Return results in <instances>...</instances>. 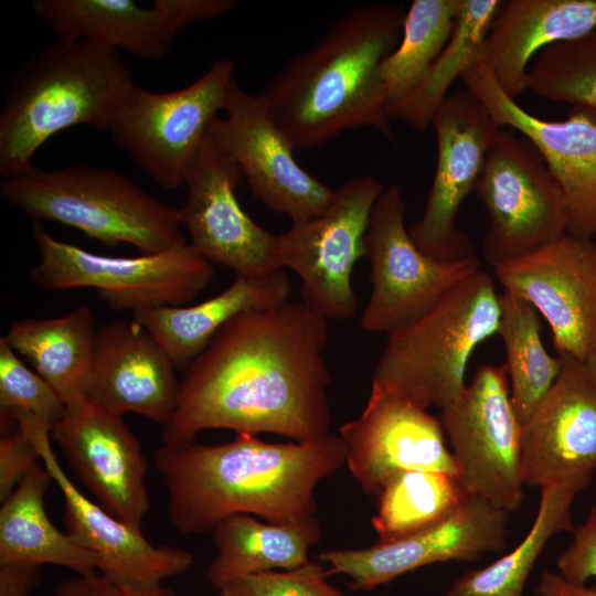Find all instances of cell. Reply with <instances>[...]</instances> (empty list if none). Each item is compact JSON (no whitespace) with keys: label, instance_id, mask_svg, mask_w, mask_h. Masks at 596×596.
I'll return each mask as SVG.
<instances>
[{"label":"cell","instance_id":"7","mask_svg":"<svg viewBox=\"0 0 596 596\" xmlns=\"http://www.w3.org/2000/svg\"><path fill=\"white\" fill-rule=\"evenodd\" d=\"M32 235L40 262L30 272L42 289L94 288L116 310L184 306L211 283L214 268L190 243L135 257L98 255L54 238L40 222Z\"/></svg>","mask_w":596,"mask_h":596},{"label":"cell","instance_id":"27","mask_svg":"<svg viewBox=\"0 0 596 596\" xmlns=\"http://www.w3.org/2000/svg\"><path fill=\"white\" fill-rule=\"evenodd\" d=\"M96 330L92 310L79 306L60 318L13 321L4 338L72 406L88 400Z\"/></svg>","mask_w":596,"mask_h":596},{"label":"cell","instance_id":"18","mask_svg":"<svg viewBox=\"0 0 596 596\" xmlns=\"http://www.w3.org/2000/svg\"><path fill=\"white\" fill-rule=\"evenodd\" d=\"M465 88L501 126L526 137L561 184L568 209L566 233L596 235V114L573 106L564 120L533 116L509 97L480 56L461 76Z\"/></svg>","mask_w":596,"mask_h":596},{"label":"cell","instance_id":"15","mask_svg":"<svg viewBox=\"0 0 596 596\" xmlns=\"http://www.w3.org/2000/svg\"><path fill=\"white\" fill-rule=\"evenodd\" d=\"M242 180L236 161L206 132L185 171L181 225L204 258L235 276L278 270V235L255 223L240 205L236 190Z\"/></svg>","mask_w":596,"mask_h":596},{"label":"cell","instance_id":"24","mask_svg":"<svg viewBox=\"0 0 596 596\" xmlns=\"http://www.w3.org/2000/svg\"><path fill=\"white\" fill-rule=\"evenodd\" d=\"M596 29V0L503 1L480 57L502 91L515 100L526 91L533 56Z\"/></svg>","mask_w":596,"mask_h":596},{"label":"cell","instance_id":"25","mask_svg":"<svg viewBox=\"0 0 596 596\" xmlns=\"http://www.w3.org/2000/svg\"><path fill=\"white\" fill-rule=\"evenodd\" d=\"M291 283L284 269L258 276H235L220 294L193 306H160L134 312L168 355L175 370L185 371L217 331L241 312L288 300Z\"/></svg>","mask_w":596,"mask_h":596},{"label":"cell","instance_id":"36","mask_svg":"<svg viewBox=\"0 0 596 596\" xmlns=\"http://www.w3.org/2000/svg\"><path fill=\"white\" fill-rule=\"evenodd\" d=\"M0 411L28 413L51 429L65 411L54 389L20 360L4 337L0 339Z\"/></svg>","mask_w":596,"mask_h":596},{"label":"cell","instance_id":"2","mask_svg":"<svg viewBox=\"0 0 596 596\" xmlns=\"http://www.w3.org/2000/svg\"><path fill=\"white\" fill-rule=\"evenodd\" d=\"M345 464L339 435L269 444L236 434L231 441L160 445L153 465L168 490L171 523L184 534L213 529L235 514L290 524L316 517L315 489Z\"/></svg>","mask_w":596,"mask_h":596},{"label":"cell","instance_id":"29","mask_svg":"<svg viewBox=\"0 0 596 596\" xmlns=\"http://www.w3.org/2000/svg\"><path fill=\"white\" fill-rule=\"evenodd\" d=\"M321 536L315 517L298 523H263L248 514L226 518L213 529L216 555L205 571L209 584L220 590L251 574L309 563L308 551Z\"/></svg>","mask_w":596,"mask_h":596},{"label":"cell","instance_id":"11","mask_svg":"<svg viewBox=\"0 0 596 596\" xmlns=\"http://www.w3.org/2000/svg\"><path fill=\"white\" fill-rule=\"evenodd\" d=\"M234 70L233 61L222 57L177 91L156 93L137 84L108 129L113 141L160 187L179 189L211 121L223 109Z\"/></svg>","mask_w":596,"mask_h":596},{"label":"cell","instance_id":"22","mask_svg":"<svg viewBox=\"0 0 596 596\" xmlns=\"http://www.w3.org/2000/svg\"><path fill=\"white\" fill-rule=\"evenodd\" d=\"M10 416L32 439L43 465L62 491L66 533L100 558V573L134 584L159 585L192 565L190 552L152 545L140 529L118 520L87 499L60 466L50 444L47 424L20 411L10 412Z\"/></svg>","mask_w":596,"mask_h":596},{"label":"cell","instance_id":"4","mask_svg":"<svg viewBox=\"0 0 596 596\" xmlns=\"http://www.w3.org/2000/svg\"><path fill=\"white\" fill-rule=\"evenodd\" d=\"M137 83L119 52L91 41L35 51L10 77L0 110V174L19 175L54 135L79 125L108 130Z\"/></svg>","mask_w":596,"mask_h":596},{"label":"cell","instance_id":"9","mask_svg":"<svg viewBox=\"0 0 596 596\" xmlns=\"http://www.w3.org/2000/svg\"><path fill=\"white\" fill-rule=\"evenodd\" d=\"M405 201L396 184L373 205L365 234L372 291L360 326L390 336L429 312L455 286L480 269L477 256L440 262L422 253L405 225Z\"/></svg>","mask_w":596,"mask_h":596},{"label":"cell","instance_id":"31","mask_svg":"<svg viewBox=\"0 0 596 596\" xmlns=\"http://www.w3.org/2000/svg\"><path fill=\"white\" fill-rule=\"evenodd\" d=\"M503 1L458 0L451 35L418 89L387 109L417 130L426 129L451 84L477 60Z\"/></svg>","mask_w":596,"mask_h":596},{"label":"cell","instance_id":"40","mask_svg":"<svg viewBox=\"0 0 596 596\" xmlns=\"http://www.w3.org/2000/svg\"><path fill=\"white\" fill-rule=\"evenodd\" d=\"M54 596H174V594L161 584H134L96 572L61 582Z\"/></svg>","mask_w":596,"mask_h":596},{"label":"cell","instance_id":"21","mask_svg":"<svg viewBox=\"0 0 596 596\" xmlns=\"http://www.w3.org/2000/svg\"><path fill=\"white\" fill-rule=\"evenodd\" d=\"M557 355L560 373L521 429V475L530 487L590 482L596 469V385L585 362Z\"/></svg>","mask_w":596,"mask_h":596},{"label":"cell","instance_id":"1","mask_svg":"<svg viewBox=\"0 0 596 596\" xmlns=\"http://www.w3.org/2000/svg\"><path fill=\"white\" fill-rule=\"evenodd\" d=\"M328 332L327 319L301 300L231 319L184 371L162 444L192 443L209 428L297 441L330 435Z\"/></svg>","mask_w":596,"mask_h":596},{"label":"cell","instance_id":"13","mask_svg":"<svg viewBox=\"0 0 596 596\" xmlns=\"http://www.w3.org/2000/svg\"><path fill=\"white\" fill-rule=\"evenodd\" d=\"M430 125L437 139L435 175L423 214L408 233L415 246L436 260L473 257L457 216L464 200L475 191L501 126L466 88L448 94Z\"/></svg>","mask_w":596,"mask_h":596},{"label":"cell","instance_id":"20","mask_svg":"<svg viewBox=\"0 0 596 596\" xmlns=\"http://www.w3.org/2000/svg\"><path fill=\"white\" fill-rule=\"evenodd\" d=\"M51 434L99 505L140 529L150 505L147 460L123 415L88 398L65 406Z\"/></svg>","mask_w":596,"mask_h":596},{"label":"cell","instance_id":"17","mask_svg":"<svg viewBox=\"0 0 596 596\" xmlns=\"http://www.w3.org/2000/svg\"><path fill=\"white\" fill-rule=\"evenodd\" d=\"M493 270L504 290L525 299L546 320L557 354L583 362L596 356V247L592 238L566 233Z\"/></svg>","mask_w":596,"mask_h":596},{"label":"cell","instance_id":"43","mask_svg":"<svg viewBox=\"0 0 596 596\" xmlns=\"http://www.w3.org/2000/svg\"><path fill=\"white\" fill-rule=\"evenodd\" d=\"M535 593L538 596H596V586H576L566 582L558 573L545 571Z\"/></svg>","mask_w":596,"mask_h":596},{"label":"cell","instance_id":"45","mask_svg":"<svg viewBox=\"0 0 596 596\" xmlns=\"http://www.w3.org/2000/svg\"><path fill=\"white\" fill-rule=\"evenodd\" d=\"M595 247H596V242H595Z\"/></svg>","mask_w":596,"mask_h":596},{"label":"cell","instance_id":"38","mask_svg":"<svg viewBox=\"0 0 596 596\" xmlns=\"http://www.w3.org/2000/svg\"><path fill=\"white\" fill-rule=\"evenodd\" d=\"M568 547L556 558L558 574L570 584L585 586L596 577V504L590 508L586 522L573 531Z\"/></svg>","mask_w":596,"mask_h":596},{"label":"cell","instance_id":"37","mask_svg":"<svg viewBox=\"0 0 596 596\" xmlns=\"http://www.w3.org/2000/svg\"><path fill=\"white\" fill-rule=\"evenodd\" d=\"M328 570L309 562L284 572H262L238 577L219 592L220 596H345L328 583Z\"/></svg>","mask_w":596,"mask_h":596},{"label":"cell","instance_id":"26","mask_svg":"<svg viewBox=\"0 0 596 596\" xmlns=\"http://www.w3.org/2000/svg\"><path fill=\"white\" fill-rule=\"evenodd\" d=\"M35 15L60 41H91L136 58H163L175 36L158 7L131 0H35Z\"/></svg>","mask_w":596,"mask_h":596},{"label":"cell","instance_id":"39","mask_svg":"<svg viewBox=\"0 0 596 596\" xmlns=\"http://www.w3.org/2000/svg\"><path fill=\"white\" fill-rule=\"evenodd\" d=\"M41 459L32 439L18 425L0 439V501L3 502Z\"/></svg>","mask_w":596,"mask_h":596},{"label":"cell","instance_id":"23","mask_svg":"<svg viewBox=\"0 0 596 596\" xmlns=\"http://www.w3.org/2000/svg\"><path fill=\"white\" fill-rule=\"evenodd\" d=\"M175 368L135 319L97 327L88 398L124 415L135 413L166 425L179 397Z\"/></svg>","mask_w":596,"mask_h":596},{"label":"cell","instance_id":"5","mask_svg":"<svg viewBox=\"0 0 596 596\" xmlns=\"http://www.w3.org/2000/svg\"><path fill=\"white\" fill-rule=\"evenodd\" d=\"M0 193L34 222H57L107 246L125 243L150 255L188 244L179 209L114 170L88 164L32 167L4 179Z\"/></svg>","mask_w":596,"mask_h":596},{"label":"cell","instance_id":"42","mask_svg":"<svg viewBox=\"0 0 596 596\" xmlns=\"http://www.w3.org/2000/svg\"><path fill=\"white\" fill-rule=\"evenodd\" d=\"M39 565L0 563V596H26L40 582Z\"/></svg>","mask_w":596,"mask_h":596},{"label":"cell","instance_id":"35","mask_svg":"<svg viewBox=\"0 0 596 596\" xmlns=\"http://www.w3.org/2000/svg\"><path fill=\"white\" fill-rule=\"evenodd\" d=\"M526 91L596 114V29L541 51L529 67Z\"/></svg>","mask_w":596,"mask_h":596},{"label":"cell","instance_id":"41","mask_svg":"<svg viewBox=\"0 0 596 596\" xmlns=\"http://www.w3.org/2000/svg\"><path fill=\"white\" fill-rule=\"evenodd\" d=\"M177 35L194 22L219 18L236 6L234 0H155Z\"/></svg>","mask_w":596,"mask_h":596},{"label":"cell","instance_id":"33","mask_svg":"<svg viewBox=\"0 0 596 596\" xmlns=\"http://www.w3.org/2000/svg\"><path fill=\"white\" fill-rule=\"evenodd\" d=\"M468 496L456 476L434 470L394 473L377 494L371 524L377 543H387L447 519Z\"/></svg>","mask_w":596,"mask_h":596},{"label":"cell","instance_id":"10","mask_svg":"<svg viewBox=\"0 0 596 596\" xmlns=\"http://www.w3.org/2000/svg\"><path fill=\"white\" fill-rule=\"evenodd\" d=\"M384 189L372 175L351 178L334 189L321 215L291 223L278 235L279 268L299 277L301 301L327 320L356 312L352 272L365 256L370 215Z\"/></svg>","mask_w":596,"mask_h":596},{"label":"cell","instance_id":"44","mask_svg":"<svg viewBox=\"0 0 596 596\" xmlns=\"http://www.w3.org/2000/svg\"><path fill=\"white\" fill-rule=\"evenodd\" d=\"M585 363L589 375L596 385V356L589 358Z\"/></svg>","mask_w":596,"mask_h":596},{"label":"cell","instance_id":"12","mask_svg":"<svg viewBox=\"0 0 596 596\" xmlns=\"http://www.w3.org/2000/svg\"><path fill=\"white\" fill-rule=\"evenodd\" d=\"M466 493L509 513L523 501L521 429L504 365L481 364L439 417Z\"/></svg>","mask_w":596,"mask_h":596},{"label":"cell","instance_id":"30","mask_svg":"<svg viewBox=\"0 0 596 596\" xmlns=\"http://www.w3.org/2000/svg\"><path fill=\"white\" fill-rule=\"evenodd\" d=\"M588 485L586 480H570L542 487L536 517L523 541L492 564L467 571L446 596H523L525 583L551 538L560 532L573 533L571 507Z\"/></svg>","mask_w":596,"mask_h":596},{"label":"cell","instance_id":"32","mask_svg":"<svg viewBox=\"0 0 596 596\" xmlns=\"http://www.w3.org/2000/svg\"><path fill=\"white\" fill-rule=\"evenodd\" d=\"M499 300L498 334L505 348L510 397L523 425L556 380L561 360L545 350L540 313L530 302L507 290L499 295Z\"/></svg>","mask_w":596,"mask_h":596},{"label":"cell","instance_id":"14","mask_svg":"<svg viewBox=\"0 0 596 596\" xmlns=\"http://www.w3.org/2000/svg\"><path fill=\"white\" fill-rule=\"evenodd\" d=\"M222 110L224 116L215 117L206 132L236 161L256 199L292 223L328 209L334 189L297 163L260 94L245 92L233 78Z\"/></svg>","mask_w":596,"mask_h":596},{"label":"cell","instance_id":"8","mask_svg":"<svg viewBox=\"0 0 596 596\" xmlns=\"http://www.w3.org/2000/svg\"><path fill=\"white\" fill-rule=\"evenodd\" d=\"M489 215L482 255L494 268L528 256L566 234L564 191L526 137L501 127L473 191Z\"/></svg>","mask_w":596,"mask_h":596},{"label":"cell","instance_id":"16","mask_svg":"<svg viewBox=\"0 0 596 596\" xmlns=\"http://www.w3.org/2000/svg\"><path fill=\"white\" fill-rule=\"evenodd\" d=\"M345 464L361 489L376 496L403 470L458 475L441 422L395 390L372 381L361 415L339 429Z\"/></svg>","mask_w":596,"mask_h":596},{"label":"cell","instance_id":"28","mask_svg":"<svg viewBox=\"0 0 596 596\" xmlns=\"http://www.w3.org/2000/svg\"><path fill=\"white\" fill-rule=\"evenodd\" d=\"M52 481L45 466L36 464L1 502L0 563L54 564L78 575L99 572L100 558L49 519L44 493Z\"/></svg>","mask_w":596,"mask_h":596},{"label":"cell","instance_id":"34","mask_svg":"<svg viewBox=\"0 0 596 596\" xmlns=\"http://www.w3.org/2000/svg\"><path fill=\"white\" fill-rule=\"evenodd\" d=\"M458 0H414L406 11L401 40L383 61L386 111L423 84L453 32Z\"/></svg>","mask_w":596,"mask_h":596},{"label":"cell","instance_id":"6","mask_svg":"<svg viewBox=\"0 0 596 596\" xmlns=\"http://www.w3.org/2000/svg\"><path fill=\"white\" fill-rule=\"evenodd\" d=\"M500 316L493 278L480 268L419 320L387 336L372 381L424 408L453 404L467 386L472 352L498 334Z\"/></svg>","mask_w":596,"mask_h":596},{"label":"cell","instance_id":"19","mask_svg":"<svg viewBox=\"0 0 596 596\" xmlns=\"http://www.w3.org/2000/svg\"><path fill=\"white\" fill-rule=\"evenodd\" d=\"M509 512L468 494L444 521L408 536L365 549L319 554L329 575L344 574L351 590H371L422 566L446 561H476L507 545Z\"/></svg>","mask_w":596,"mask_h":596},{"label":"cell","instance_id":"3","mask_svg":"<svg viewBox=\"0 0 596 596\" xmlns=\"http://www.w3.org/2000/svg\"><path fill=\"white\" fill-rule=\"evenodd\" d=\"M405 14L393 3L353 7L268 79L260 95L294 150L361 126L394 142L380 68L401 40Z\"/></svg>","mask_w":596,"mask_h":596}]
</instances>
